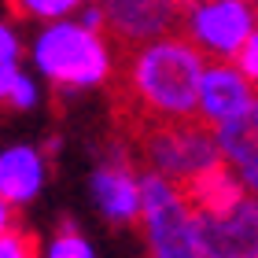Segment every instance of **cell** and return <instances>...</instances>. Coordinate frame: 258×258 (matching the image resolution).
<instances>
[{
	"mask_svg": "<svg viewBox=\"0 0 258 258\" xmlns=\"http://www.w3.org/2000/svg\"><path fill=\"white\" fill-rule=\"evenodd\" d=\"M210 59L184 33L133 48L129 55V89L137 103L162 125L199 118V89Z\"/></svg>",
	"mask_w": 258,
	"mask_h": 258,
	"instance_id": "6da1fadb",
	"label": "cell"
},
{
	"mask_svg": "<svg viewBox=\"0 0 258 258\" xmlns=\"http://www.w3.org/2000/svg\"><path fill=\"white\" fill-rule=\"evenodd\" d=\"M30 70L67 92L100 89L114 70L107 33H92L78 19H63L30 33Z\"/></svg>",
	"mask_w": 258,
	"mask_h": 258,
	"instance_id": "7a4b0ae2",
	"label": "cell"
},
{
	"mask_svg": "<svg viewBox=\"0 0 258 258\" xmlns=\"http://www.w3.org/2000/svg\"><path fill=\"white\" fill-rule=\"evenodd\" d=\"M140 232L148 258H207L199 214L181 184L155 170H140Z\"/></svg>",
	"mask_w": 258,
	"mask_h": 258,
	"instance_id": "3957f363",
	"label": "cell"
},
{
	"mask_svg": "<svg viewBox=\"0 0 258 258\" xmlns=\"http://www.w3.org/2000/svg\"><path fill=\"white\" fill-rule=\"evenodd\" d=\"M144 159H148V170L170 177L181 188H188L196 177L221 166L214 129L203 125L199 118L177 122V125H155L144 137Z\"/></svg>",
	"mask_w": 258,
	"mask_h": 258,
	"instance_id": "277c9868",
	"label": "cell"
},
{
	"mask_svg": "<svg viewBox=\"0 0 258 258\" xmlns=\"http://www.w3.org/2000/svg\"><path fill=\"white\" fill-rule=\"evenodd\" d=\"M181 26L210 63H236L258 30V8L247 0H196L184 4Z\"/></svg>",
	"mask_w": 258,
	"mask_h": 258,
	"instance_id": "5b68a950",
	"label": "cell"
},
{
	"mask_svg": "<svg viewBox=\"0 0 258 258\" xmlns=\"http://www.w3.org/2000/svg\"><path fill=\"white\" fill-rule=\"evenodd\" d=\"M89 203L92 210L107 221V225L122 229V225H133L140 221V170H133L125 162V148L114 144L111 155L100 162V166L89 170Z\"/></svg>",
	"mask_w": 258,
	"mask_h": 258,
	"instance_id": "8992f818",
	"label": "cell"
},
{
	"mask_svg": "<svg viewBox=\"0 0 258 258\" xmlns=\"http://www.w3.org/2000/svg\"><path fill=\"white\" fill-rule=\"evenodd\" d=\"M48 155L33 140H11L0 148V207L22 210L37 203L48 184Z\"/></svg>",
	"mask_w": 258,
	"mask_h": 258,
	"instance_id": "52a82bcc",
	"label": "cell"
},
{
	"mask_svg": "<svg viewBox=\"0 0 258 258\" xmlns=\"http://www.w3.org/2000/svg\"><path fill=\"white\" fill-rule=\"evenodd\" d=\"M258 103V89L240 74L236 63H210L199 89V122L210 129H221L243 118Z\"/></svg>",
	"mask_w": 258,
	"mask_h": 258,
	"instance_id": "ba28073f",
	"label": "cell"
},
{
	"mask_svg": "<svg viewBox=\"0 0 258 258\" xmlns=\"http://www.w3.org/2000/svg\"><path fill=\"white\" fill-rule=\"evenodd\" d=\"M103 11H107V30L137 48L173 37L184 15V8L170 4V0H111V4H103Z\"/></svg>",
	"mask_w": 258,
	"mask_h": 258,
	"instance_id": "9c48e42d",
	"label": "cell"
},
{
	"mask_svg": "<svg viewBox=\"0 0 258 258\" xmlns=\"http://www.w3.org/2000/svg\"><path fill=\"white\" fill-rule=\"evenodd\" d=\"M207 258H258V199L232 214H199Z\"/></svg>",
	"mask_w": 258,
	"mask_h": 258,
	"instance_id": "30bf717a",
	"label": "cell"
},
{
	"mask_svg": "<svg viewBox=\"0 0 258 258\" xmlns=\"http://www.w3.org/2000/svg\"><path fill=\"white\" fill-rule=\"evenodd\" d=\"M214 140H218L221 162L236 170L240 181L247 184V192L258 199V103L243 118L214 129Z\"/></svg>",
	"mask_w": 258,
	"mask_h": 258,
	"instance_id": "8fae6325",
	"label": "cell"
},
{
	"mask_svg": "<svg viewBox=\"0 0 258 258\" xmlns=\"http://www.w3.org/2000/svg\"><path fill=\"white\" fill-rule=\"evenodd\" d=\"M184 196L196 207V214H232V210H240L251 199L247 184L240 181V173L232 166H225V162L218 170L203 173V177H196L184 188Z\"/></svg>",
	"mask_w": 258,
	"mask_h": 258,
	"instance_id": "7c38bea8",
	"label": "cell"
},
{
	"mask_svg": "<svg viewBox=\"0 0 258 258\" xmlns=\"http://www.w3.org/2000/svg\"><path fill=\"white\" fill-rule=\"evenodd\" d=\"M37 258H96V247H92V240L78 225L67 221V225L52 229L48 236L41 240Z\"/></svg>",
	"mask_w": 258,
	"mask_h": 258,
	"instance_id": "4fadbf2b",
	"label": "cell"
},
{
	"mask_svg": "<svg viewBox=\"0 0 258 258\" xmlns=\"http://www.w3.org/2000/svg\"><path fill=\"white\" fill-rule=\"evenodd\" d=\"M22 59H30V41H22L19 26L11 19H4L0 22V89L11 85V78L19 70H26Z\"/></svg>",
	"mask_w": 258,
	"mask_h": 258,
	"instance_id": "5bb4252c",
	"label": "cell"
},
{
	"mask_svg": "<svg viewBox=\"0 0 258 258\" xmlns=\"http://www.w3.org/2000/svg\"><path fill=\"white\" fill-rule=\"evenodd\" d=\"M0 100L8 103L11 111H37L41 107V78L33 74V70H19L15 78H11V85L0 89Z\"/></svg>",
	"mask_w": 258,
	"mask_h": 258,
	"instance_id": "9a60e30c",
	"label": "cell"
},
{
	"mask_svg": "<svg viewBox=\"0 0 258 258\" xmlns=\"http://www.w3.org/2000/svg\"><path fill=\"white\" fill-rule=\"evenodd\" d=\"M19 15L33 19L37 26H52V22H63V19H74L81 4L78 0H19Z\"/></svg>",
	"mask_w": 258,
	"mask_h": 258,
	"instance_id": "2e32d148",
	"label": "cell"
},
{
	"mask_svg": "<svg viewBox=\"0 0 258 258\" xmlns=\"http://www.w3.org/2000/svg\"><path fill=\"white\" fill-rule=\"evenodd\" d=\"M0 258H37V247H30V240L19 229L4 225L0 229Z\"/></svg>",
	"mask_w": 258,
	"mask_h": 258,
	"instance_id": "e0dca14e",
	"label": "cell"
},
{
	"mask_svg": "<svg viewBox=\"0 0 258 258\" xmlns=\"http://www.w3.org/2000/svg\"><path fill=\"white\" fill-rule=\"evenodd\" d=\"M236 67H240V74L258 89V30H254V37L243 44V52L236 55Z\"/></svg>",
	"mask_w": 258,
	"mask_h": 258,
	"instance_id": "ac0fdd59",
	"label": "cell"
},
{
	"mask_svg": "<svg viewBox=\"0 0 258 258\" xmlns=\"http://www.w3.org/2000/svg\"><path fill=\"white\" fill-rule=\"evenodd\" d=\"M85 30H92V33H103L107 30V11H103V4H81V11L74 15Z\"/></svg>",
	"mask_w": 258,
	"mask_h": 258,
	"instance_id": "d6986e66",
	"label": "cell"
},
{
	"mask_svg": "<svg viewBox=\"0 0 258 258\" xmlns=\"http://www.w3.org/2000/svg\"><path fill=\"white\" fill-rule=\"evenodd\" d=\"M41 148H44V155H48V159H55V155H59V148H63V140H59V137H55V133H52V137H48V140H44V144H41Z\"/></svg>",
	"mask_w": 258,
	"mask_h": 258,
	"instance_id": "ffe728a7",
	"label": "cell"
}]
</instances>
